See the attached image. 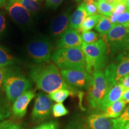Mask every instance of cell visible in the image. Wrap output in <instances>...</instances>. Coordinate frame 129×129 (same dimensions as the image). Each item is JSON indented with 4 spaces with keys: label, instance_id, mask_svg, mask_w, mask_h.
<instances>
[{
    "label": "cell",
    "instance_id": "ffe728a7",
    "mask_svg": "<svg viewBox=\"0 0 129 129\" xmlns=\"http://www.w3.org/2000/svg\"><path fill=\"white\" fill-rule=\"evenodd\" d=\"M102 17L101 14H96L94 15L88 16L86 17L82 23L81 30L83 31H88L94 28Z\"/></svg>",
    "mask_w": 129,
    "mask_h": 129
},
{
    "label": "cell",
    "instance_id": "f546056e",
    "mask_svg": "<svg viewBox=\"0 0 129 129\" xmlns=\"http://www.w3.org/2000/svg\"><path fill=\"white\" fill-rule=\"evenodd\" d=\"M115 24L117 25H120L129 28V10L127 9L126 11L121 14L118 17L117 21H116Z\"/></svg>",
    "mask_w": 129,
    "mask_h": 129
},
{
    "label": "cell",
    "instance_id": "5bb4252c",
    "mask_svg": "<svg viewBox=\"0 0 129 129\" xmlns=\"http://www.w3.org/2000/svg\"><path fill=\"white\" fill-rule=\"evenodd\" d=\"M124 91V90L120 83L113 86L109 90L108 93L102 100L98 108L104 111L106 108L112 105L113 103L121 99Z\"/></svg>",
    "mask_w": 129,
    "mask_h": 129
},
{
    "label": "cell",
    "instance_id": "3957f363",
    "mask_svg": "<svg viewBox=\"0 0 129 129\" xmlns=\"http://www.w3.org/2000/svg\"><path fill=\"white\" fill-rule=\"evenodd\" d=\"M50 59L60 69H85L86 67L81 47L57 48Z\"/></svg>",
    "mask_w": 129,
    "mask_h": 129
},
{
    "label": "cell",
    "instance_id": "74e56055",
    "mask_svg": "<svg viewBox=\"0 0 129 129\" xmlns=\"http://www.w3.org/2000/svg\"><path fill=\"white\" fill-rule=\"evenodd\" d=\"M67 129H85L83 125H81L80 124L77 123H71L69 124L67 127Z\"/></svg>",
    "mask_w": 129,
    "mask_h": 129
},
{
    "label": "cell",
    "instance_id": "5b68a950",
    "mask_svg": "<svg viewBox=\"0 0 129 129\" xmlns=\"http://www.w3.org/2000/svg\"><path fill=\"white\" fill-rule=\"evenodd\" d=\"M87 89L88 100L90 105L92 108H98L102 100L110 89L102 71H98L91 75Z\"/></svg>",
    "mask_w": 129,
    "mask_h": 129
},
{
    "label": "cell",
    "instance_id": "bcb514c9",
    "mask_svg": "<svg viewBox=\"0 0 129 129\" xmlns=\"http://www.w3.org/2000/svg\"><path fill=\"white\" fill-rule=\"evenodd\" d=\"M128 27H129V24H128Z\"/></svg>",
    "mask_w": 129,
    "mask_h": 129
},
{
    "label": "cell",
    "instance_id": "ba28073f",
    "mask_svg": "<svg viewBox=\"0 0 129 129\" xmlns=\"http://www.w3.org/2000/svg\"><path fill=\"white\" fill-rule=\"evenodd\" d=\"M52 45L46 38H41L30 42L27 50L29 55L38 64L49 63L51 56Z\"/></svg>",
    "mask_w": 129,
    "mask_h": 129
},
{
    "label": "cell",
    "instance_id": "d6986e66",
    "mask_svg": "<svg viewBox=\"0 0 129 129\" xmlns=\"http://www.w3.org/2000/svg\"><path fill=\"white\" fill-rule=\"evenodd\" d=\"M114 25H115L111 22L109 17L102 15L101 19L94 28L99 32L100 36L104 37L106 36V35L108 33V32L113 28Z\"/></svg>",
    "mask_w": 129,
    "mask_h": 129
},
{
    "label": "cell",
    "instance_id": "e0dca14e",
    "mask_svg": "<svg viewBox=\"0 0 129 129\" xmlns=\"http://www.w3.org/2000/svg\"><path fill=\"white\" fill-rule=\"evenodd\" d=\"M87 16V14L85 11L84 5L83 3H81L76 9V10L73 13V14L71 16L68 28L74 29L81 32V27L82 23L84 19L86 18Z\"/></svg>",
    "mask_w": 129,
    "mask_h": 129
},
{
    "label": "cell",
    "instance_id": "8fae6325",
    "mask_svg": "<svg viewBox=\"0 0 129 129\" xmlns=\"http://www.w3.org/2000/svg\"><path fill=\"white\" fill-rule=\"evenodd\" d=\"M52 109V100L44 93H38L32 111V118L35 120H44L50 115Z\"/></svg>",
    "mask_w": 129,
    "mask_h": 129
},
{
    "label": "cell",
    "instance_id": "4dcf8cb0",
    "mask_svg": "<svg viewBox=\"0 0 129 129\" xmlns=\"http://www.w3.org/2000/svg\"><path fill=\"white\" fill-rule=\"evenodd\" d=\"M0 129H22L20 125L9 120L0 122Z\"/></svg>",
    "mask_w": 129,
    "mask_h": 129
},
{
    "label": "cell",
    "instance_id": "484cf974",
    "mask_svg": "<svg viewBox=\"0 0 129 129\" xmlns=\"http://www.w3.org/2000/svg\"><path fill=\"white\" fill-rule=\"evenodd\" d=\"M81 37L82 41L85 44H92L99 40V35L93 30L83 31Z\"/></svg>",
    "mask_w": 129,
    "mask_h": 129
},
{
    "label": "cell",
    "instance_id": "2e32d148",
    "mask_svg": "<svg viewBox=\"0 0 129 129\" xmlns=\"http://www.w3.org/2000/svg\"><path fill=\"white\" fill-rule=\"evenodd\" d=\"M87 125L88 129H113V121L102 114H93L88 117Z\"/></svg>",
    "mask_w": 129,
    "mask_h": 129
},
{
    "label": "cell",
    "instance_id": "83f0119b",
    "mask_svg": "<svg viewBox=\"0 0 129 129\" xmlns=\"http://www.w3.org/2000/svg\"><path fill=\"white\" fill-rule=\"evenodd\" d=\"M53 115L55 117L64 116L68 114V111L62 103H57L53 106Z\"/></svg>",
    "mask_w": 129,
    "mask_h": 129
},
{
    "label": "cell",
    "instance_id": "f6af8a7d",
    "mask_svg": "<svg viewBox=\"0 0 129 129\" xmlns=\"http://www.w3.org/2000/svg\"><path fill=\"white\" fill-rule=\"evenodd\" d=\"M94 1H99V0H94Z\"/></svg>",
    "mask_w": 129,
    "mask_h": 129
},
{
    "label": "cell",
    "instance_id": "44dd1931",
    "mask_svg": "<svg viewBox=\"0 0 129 129\" xmlns=\"http://www.w3.org/2000/svg\"><path fill=\"white\" fill-rule=\"evenodd\" d=\"M72 94H73V93L71 90L67 89H60L50 93L48 97L51 100L56 102L57 103H62L67 99L68 97Z\"/></svg>",
    "mask_w": 129,
    "mask_h": 129
},
{
    "label": "cell",
    "instance_id": "7a4b0ae2",
    "mask_svg": "<svg viewBox=\"0 0 129 129\" xmlns=\"http://www.w3.org/2000/svg\"><path fill=\"white\" fill-rule=\"evenodd\" d=\"M85 57V69L90 75L102 70L107 61L108 47L105 40L99 39L92 44L83 43L81 46Z\"/></svg>",
    "mask_w": 129,
    "mask_h": 129
},
{
    "label": "cell",
    "instance_id": "1f68e13d",
    "mask_svg": "<svg viewBox=\"0 0 129 129\" xmlns=\"http://www.w3.org/2000/svg\"><path fill=\"white\" fill-rule=\"evenodd\" d=\"M34 129H58L57 123L54 121H50L43 124L37 127Z\"/></svg>",
    "mask_w": 129,
    "mask_h": 129
},
{
    "label": "cell",
    "instance_id": "ee69618b",
    "mask_svg": "<svg viewBox=\"0 0 129 129\" xmlns=\"http://www.w3.org/2000/svg\"><path fill=\"white\" fill-rule=\"evenodd\" d=\"M126 5H127V9L129 10V0H126Z\"/></svg>",
    "mask_w": 129,
    "mask_h": 129
},
{
    "label": "cell",
    "instance_id": "603a6c76",
    "mask_svg": "<svg viewBox=\"0 0 129 129\" xmlns=\"http://www.w3.org/2000/svg\"><path fill=\"white\" fill-rule=\"evenodd\" d=\"M14 63V59L3 47L0 46V68H6Z\"/></svg>",
    "mask_w": 129,
    "mask_h": 129
},
{
    "label": "cell",
    "instance_id": "d590c367",
    "mask_svg": "<svg viewBox=\"0 0 129 129\" xmlns=\"http://www.w3.org/2000/svg\"><path fill=\"white\" fill-rule=\"evenodd\" d=\"M120 83L121 84L124 91L129 90V74L128 75H125V76L121 80Z\"/></svg>",
    "mask_w": 129,
    "mask_h": 129
},
{
    "label": "cell",
    "instance_id": "7402d4cb",
    "mask_svg": "<svg viewBox=\"0 0 129 129\" xmlns=\"http://www.w3.org/2000/svg\"><path fill=\"white\" fill-rule=\"evenodd\" d=\"M115 5L108 3L105 0H99L98 2V12L101 15L111 16L112 14Z\"/></svg>",
    "mask_w": 129,
    "mask_h": 129
},
{
    "label": "cell",
    "instance_id": "7bdbcfd3",
    "mask_svg": "<svg viewBox=\"0 0 129 129\" xmlns=\"http://www.w3.org/2000/svg\"><path fill=\"white\" fill-rule=\"evenodd\" d=\"M118 3H124L126 4V0H117Z\"/></svg>",
    "mask_w": 129,
    "mask_h": 129
},
{
    "label": "cell",
    "instance_id": "8992f818",
    "mask_svg": "<svg viewBox=\"0 0 129 129\" xmlns=\"http://www.w3.org/2000/svg\"><path fill=\"white\" fill-rule=\"evenodd\" d=\"M4 87L8 99L14 102L21 95L29 90L31 84L25 77L9 72L4 81Z\"/></svg>",
    "mask_w": 129,
    "mask_h": 129
},
{
    "label": "cell",
    "instance_id": "4316f807",
    "mask_svg": "<svg viewBox=\"0 0 129 129\" xmlns=\"http://www.w3.org/2000/svg\"><path fill=\"white\" fill-rule=\"evenodd\" d=\"M84 5L87 16L96 14L98 12V2L94 0H84Z\"/></svg>",
    "mask_w": 129,
    "mask_h": 129
},
{
    "label": "cell",
    "instance_id": "7c38bea8",
    "mask_svg": "<svg viewBox=\"0 0 129 129\" xmlns=\"http://www.w3.org/2000/svg\"><path fill=\"white\" fill-rule=\"evenodd\" d=\"M83 44L81 37L77 30L68 28L58 38L56 46L57 48L81 47Z\"/></svg>",
    "mask_w": 129,
    "mask_h": 129
},
{
    "label": "cell",
    "instance_id": "b9f144b4",
    "mask_svg": "<svg viewBox=\"0 0 129 129\" xmlns=\"http://www.w3.org/2000/svg\"><path fill=\"white\" fill-rule=\"evenodd\" d=\"M105 1H107L108 3H110V4H112L113 5H115V6H116V5L118 4L117 0H105Z\"/></svg>",
    "mask_w": 129,
    "mask_h": 129
},
{
    "label": "cell",
    "instance_id": "d6a6232c",
    "mask_svg": "<svg viewBox=\"0 0 129 129\" xmlns=\"http://www.w3.org/2000/svg\"><path fill=\"white\" fill-rule=\"evenodd\" d=\"M63 0H46V6L48 8L55 10L60 6Z\"/></svg>",
    "mask_w": 129,
    "mask_h": 129
},
{
    "label": "cell",
    "instance_id": "9a60e30c",
    "mask_svg": "<svg viewBox=\"0 0 129 129\" xmlns=\"http://www.w3.org/2000/svg\"><path fill=\"white\" fill-rule=\"evenodd\" d=\"M70 12H67L61 14L54 19L51 25V31L53 37L59 38L63 33L68 28L70 20Z\"/></svg>",
    "mask_w": 129,
    "mask_h": 129
},
{
    "label": "cell",
    "instance_id": "4fadbf2b",
    "mask_svg": "<svg viewBox=\"0 0 129 129\" xmlns=\"http://www.w3.org/2000/svg\"><path fill=\"white\" fill-rule=\"evenodd\" d=\"M34 96L35 93L32 90H28L19 97L13 105V115L16 117H23L26 113L28 105Z\"/></svg>",
    "mask_w": 129,
    "mask_h": 129
},
{
    "label": "cell",
    "instance_id": "cb8c5ba5",
    "mask_svg": "<svg viewBox=\"0 0 129 129\" xmlns=\"http://www.w3.org/2000/svg\"><path fill=\"white\" fill-rule=\"evenodd\" d=\"M32 15L38 12L40 8L39 3L37 0H17Z\"/></svg>",
    "mask_w": 129,
    "mask_h": 129
},
{
    "label": "cell",
    "instance_id": "ac0fdd59",
    "mask_svg": "<svg viewBox=\"0 0 129 129\" xmlns=\"http://www.w3.org/2000/svg\"><path fill=\"white\" fill-rule=\"evenodd\" d=\"M126 104L127 103L123 100H118L106 108L101 114L108 118H117L124 112Z\"/></svg>",
    "mask_w": 129,
    "mask_h": 129
},
{
    "label": "cell",
    "instance_id": "52a82bcc",
    "mask_svg": "<svg viewBox=\"0 0 129 129\" xmlns=\"http://www.w3.org/2000/svg\"><path fill=\"white\" fill-rule=\"evenodd\" d=\"M118 63H111L106 68L104 74L109 87L120 83L121 80L129 74V54L121 55Z\"/></svg>",
    "mask_w": 129,
    "mask_h": 129
},
{
    "label": "cell",
    "instance_id": "60d3db41",
    "mask_svg": "<svg viewBox=\"0 0 129 129\" xmlns=\"http://www.w3.org/2000/svg\"><path fill=\"white\" fill-rule=\"evenodd\" d=\"M7 0H0V7H5L7 4Z\"/></svg>",
    "mask_w": 129,
    "mask_h": 129
},
{
    "label": "cell",
    "instance_id": "f35d334b",
    "mask_svg": "<svg viewBox=\"0 0 129 129\" xmlns=\"http://www.w3.org/2000/svg\"><path fill=\"white\" fill-rule=\"evenodd\" d=\"M113 129H129V121L125 122L122 124L114 125Z\"/></svg>",
    "mask_w": 129,
    "mask_h": 129
},
{
    "label": "cell",
    "instance_id": "9c48e42d",
    "mask_svg": "<svg viewBox=\"0 0 129 129\" xmlns=\"http://www.w3.org/2000/svg\"><path fill=\"white\" fill-rule=\"evenodd\" d=\"M60 74L65 83L72 88H88L91 75L85 69H60Z\"/></svg>",
    "mask_w": 129,
    "mask_h": 129
},
{
    "label": "cell",
    "instance_id": "836d02e7",
    "mask_svg": "<svg viewBox=\"0 0 129 129\" xmlns=\"http://www.w3.org/2000/svg\"><path fill=\"white\" fill-rule=\"evenodd\" d=\"M8 73L9 72L7 69L0 68V88L4 87V81L7 76Z\"/></svg>",
    "mask_w": 129,
    "mask_h": 129
},
{
    "label": "cell",
    "instance_id": "e575fe53",
    "mask_svg": "<svg viewBox=\"0 0 129 129\" xmlns=\"http://www.w3.org/2000/svg\"><path fill=\"white\" fill-rule=\"evenodd\" d=\"M10 116V111L9 109L0 106V122L4 120L5 118Z\"/></svg>",
    "mask_w": 129,
    "mask_h": 129
},
{
    "label": "cell",
    "instance_id": "277c9868",
    "mask_svg": "<svg viewBox=\"0 0 129 129\" xmlns=\"http://www.w3.org/2000/svg\"><path fill=\"white\" fill-rule=\"evenodd\" d=\"M105 37L108 49L112 54L129 50V28L115 24Z\"/></svg>",
    "mask_w": 129,
    "mask_h": 129
},
{
    "label": "cell",
    "instance_id": "30bf717a",
    "mask_svg": "<svg viewBox=\"0 0 129 129\" xmlns=\"http://www.w3.org/2000/svg\"><path fill=\"white\" fill-rule=\"evenodd\" d=\"M5 7L10 17L19 25H26L31 22V14L17 0H7Z\"/></svg>",
    "mask_w": 129,
    "mask_h": 129
},
{
    "label": "cell",
    "instance_id": "8d00e7d4",
    "mask_svg": "<svg viewBox=\"0 0 129 129\" xmlns=\"http://www.w3.org/2000/svg\"><path fill=\"white\" fill-rule=\"evenodd\" d=\"M6 28V19L2 13L0 12V35L2 34Z\"/></svg>",
    "mask_w": 129,
    "mask_h": 129
},
{
    "label": "cell",
    "instance_id": "ab89813d",
    "mask_svg": "<svg viewBox=\"0 0 129 129\" xmlns=\"http://www.w3.org/2000/svg\"><path fill=\"white\" fill-rule=\"evenodd\" d=\"M121 99L124 101L126 103H129V90L124 91Z\"/></svg>",
    "mask_w": 129,
    "mask_h": 129
},
{
    "label": "cell",
    "instance_id": "f1b7e54d",
    "mask_svg": "<svg viewBox=\"0 0 129 129\" xmlns=\"http://www.w3.org/2000/svg\"><path fill=\"white\" fill-rule=\"evenodd\" d=\"M113 121V126L122 124L125 122L129 121V106L122 113V114L120 117L117 118L112 119Z\"/></svg>",
    "mask_w": 129,
    "mask_h": 129
},
{
    "label": "cell",
    "instance_id": "6da1fadb",
    "mask_svg": "<svg viewBox=\"0 0 129 129\" xmlns=\"http://www.w3.org/2000/svg\"><path fill=\"white\" fill-rule=\"evenodd\" d=\"M30 77L37 88L49 94L60 89H72L63 79L59 68L52 63H41L34 67Z\"/></svg>",
    "mask_w": 129,
    "mask_h": 129
},
{
    "label": "cell",
    "instance_id": "d4e9b609",
    "mask_svg": "<svg viewBox=\"0 0 129 129\" xmlns=\"http://www.w3.org/2000/svg\"><path fill=\"white\" fill-rule=\"evenodd\" d=\"M127 9H127V5L125 3H119L118 4L116 5L115 7H114L112 14L110 16V20L111 22L114 25H115L116 21H117L118 16L123 12H125Z\"/></svg>",
    "mask_w": 129,
    "mask_h": 129
}]
</instances>
